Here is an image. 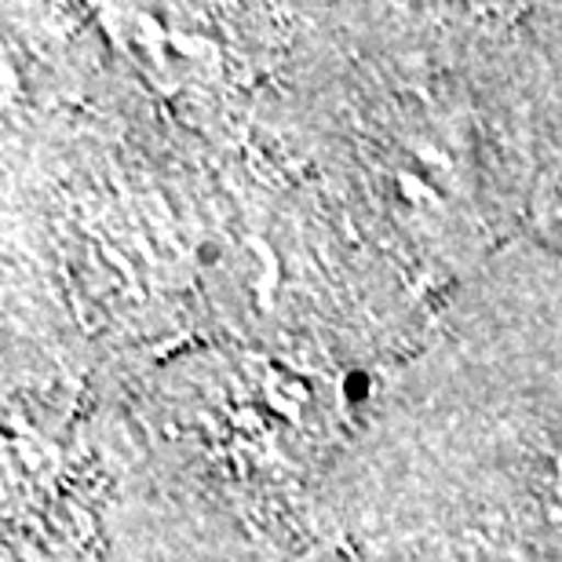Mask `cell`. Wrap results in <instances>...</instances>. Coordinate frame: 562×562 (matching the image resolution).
Returning <instances> with one entry per match:
<instances>
[{
    "label": "cell",
    "mask_w": 562,
    "mask_h": 562,
    "mask_svg": "<svg viewBox=\"0 0 562 562\" xmlns=\"http://www.w3.org/2000/svg\"><path fill=\"white\" fill-rule=\"evenodd\" d=\"M555 486H559V497H562V453L555 460Z\"/></svg>",
    "instance_id": "cell-1"
}]
</instances>
